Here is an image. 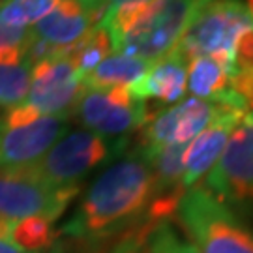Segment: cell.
Masks as SVG:
<instances>
[{"instance_id": "cell-1", "label": "cell", "mask_w": 253, "mask_h": 253, "mask_svg": "<svg viewBox=\"0 0 253 253\" xmlns=\"http://www.w3.org/2000/svg\"><path fill=\"white\" fill-rule=\"evenodd\" d=\"M154 197V176L146 158L127 156L90 184L75 216L64 225L72 238H103L135 221Z\"/></svg>"}, {"instance_id": "cell-2", "label": "cell", "mask_w": 253, "mask_h": 253, "mask_svg": "<svg viewBox=\"0 0 253 253\" xmlns=\"http://www.w3.org/2000/svg\"><path fill=\"white\" fill-rule=\"evenodd\" d=\"M205 0H146L113 11L100 28L107 30L113 51L158 62L171 53L193 13Z\"/></svg>"}, {"instance_id": "cell-3", "label": "cell", "mask_w": 253, "mask_h": 253, "mask_svg": "<svg viewBox=\"0 0 253 253\" xmlns=\"http://www.w3.org/2000/svg\"><path fill=\"white\" fill-rule=\"evenodd\" d=\"M176 214L199 253H253V231L203 186L184 191Z\"/></svg>"}, {"instance_id": "cell-4", "label": "cell", "mask_w": 253, "mask_h": 253, "mask_svg": "<svg viewBox=\"0 0 253 253\" xmlns=\"http://www.w3.org/2000/svg\"><path fill=\"white\" fill-rule=\"evenodd\" d=\"M250 28L253 19L240 0H205L172 51L188 62L197 56H210L233 70L236 43Z\"/></svg>"}, {"instance_id": "cell-5", "label": "cell", "mask_w": 253, "mask_h": 253, "mask_svg": "<svg viewBox=\"0 0 253 253\" xmlns=\"http://www.w3.org/2000/svg\"><path fill=\"white\" fill-rule=\"evenodd\" d=\"M79 188H54L36 169L0 167V221L13 223L23 217H47L54 221L77 195Z\"/></svg>"}, {"instance_id": "cell-6", "label": "cell", "mask_w": 253, "mask_h": 253, "mask_svg": "<svg viewBox=\"0 0 253 253\" xmlns=\"http://www.w3.org/2000/svg\"><path fill=\"white\" fill-rule=\"evenodd\" d=\"M203 180V188L223 205H253V111L235 127L219 160Z\"/></svg>"}, {"instance_id": "cell-7", "label": "cell", "mask_w": 253, "mask_h": 253, "mask_svg": "<svg viewBox=\"0 0 253 253\" xmlns=\"http://www.w3.org/2000/svg\"><path fill=\"white\" fill-rule=\"evenodd\" d=\"M107 156L109 148L103 137L88 129H77L64 133L32 167L54 188H79L77 182L98 167Z\"/></svg>"}, {"instance_id": "cell-8", "label": "cell", "mask_w": 253, "mask_h": 253, "mask_svg": "<svg viewBox=\"0 0 253 253\" xmlns=\"http://www.w3.org/2000/svg\"><path fill=\"white\" fill-rule=\"evenodd\" d=\"M75 115L100 137L139 129L150 118L145 101L135 100L129 88H86L75 105Z\"/></svg>"}, {"instance_id": "cell-9", "label": "cell", "mask_w": 253, "mask_h": 253, "mask_svg": "<svg viewBox=\"0 0 253 253\" xmlns=\"http://www.w3.org/2000/svg\"><path fill=\"white\" fill-rule=\"evenodd\" d=\"M86 86L83 75L68 58L58 56L32 66L27 103L42 117L66 118L75 111Z\"/></svg>"}, {"instance_id": "cell-10", "label": "cell", "mask_w": 253, "mask_h": 253, "mask_svg": "<svg viewBox=\"0 0 253 253\" xmlns=\"http://www.w3.org/2000/svg\"><path fill=\"white\" fill-rule=\"evenodd\" d=\"M216 101L188 98L148 118L143 126V150H156L171 145H188L214 120Z\"/></svg>"}, {"instance_id": "cell-11", "label": "cell", "mask_w": 253, "mask_h": 253, "mask_svg": "<svg viewBox=\"0 0 253 253\" xmlns=\"http://www.w3.org/2000/svg\"><path fill=\"white\" fill-rule=\"evenodd\" d=\"M66 133V118L40 117L21 127L0 126V167L17 169L36 165Z\"/></svg>"}, {"instance_id": "cell-12", "label": "cell", "mask_w": 253, "mask_h": 253, "mask_svg": "<svg viewBox=\"0 0 253 253\" xmlns=\"http://www.w3.org/2000/svg\"><path fill=\"white\" fill-rule=\"evenodd\" d=\"M188 90V60L176 51H171L162 60L152 64L145 77L129 88V94L139 101L156 100L174 105Z\"/></svg>"}, {"instance_id": "cell-13", "label": "cell", "mask_w": 253, "mask_h": 253, "mask_svg": "<svg viewBox=\"0 0 253 253\" xmlns=\"http://www.w3.org/2000/svg\"><path fill=\"white\" fill-rule=\"evenodd\" d=\"M92 28H96L94 21L81 0H60L30 30L36 38L62 49L77 43Z\"/></svg>"}, {"instance_id": "cell-14", "label": "cell", "mask_w": 253, "mask_h": 253, "mask_svg": "<svg viewBox=\"0 0 253 253\" xmlns=\"http://www.w3.org/2000/svg\"><path fill=\"white\" fill-rule=\"evenodd\" d=\"M152 64L137 56L115 53L101 60L83 81L86 88H131L148 73Z\"/></svg>"}, {"instance_id": "cell-15", "label": "cell", "mask_w": 253, "mask_h": 253, "mask_svg": "<svg viewBox=\"0 0 253 253\" xmlns=\"http://www.w3.org/2000/svg\"><path fill=\"white\" fill-rule=\"evenodd\" d=\"M231 68L210 56H197L188 62V88L193 98L214 101L231 90Z\"/></svg>"}, {"instance_id": "cell-16", "label": "cell", "mask_w": 253, "mask_h": 253, "mask_svg": "<svg viewBox=\"0 0 253 253\" xmlns=\"http://www.w3.org/2000/svg\"><path fill=\"white\" fill-rule=\"evenodd\" d=\"M53 223L47 217H23L9 223L8 240L27 253H43L51 250L58 238Z\"/></svg>"}, {"instance_id": "cell-17", "label": "cell", "mask_w": 253, "mask_h": 253, "mask_svg": "<svg viewBox=\"0 0 253 253\" xmlns=\"http://www.w3.org/2000/svg\"><path fill=\"white\" fill-rule=\"evenodd\" d=\"M111 51H113V45H111V38H109L107 30L96 27L77 43H73L70 47H62L60 56L68 58L75 66V70L84 77L101 60H105Z\"/></svg>"}, {"instance_id": "cell-18", "label": "cell", "mask_w": 253, "mask_h": 253, "mask_svg": "<svg viewBox=\"0 0 253 253\" xmlns=\"http://www.w3.org/2000/svg\"><path fill=\"white\" fill-rule=\"evenodd\" d=\"M231 90L236 92L246 103L248 111H253V28L240 36L235 49Z\"/></svg>"}, {"instance_id": "cell-19", "label": "cell", "mask_w": 253, "mask_h": 253, "mask_svg": "<svg viewBox=\"0 0 253 253\" xmlns=\"http://www.w3.org/2000/svg\"><path fill=\"white\" fill-rule=\"evenodd\" d=\"M32 66L21 62L15 66L0 64V107H15L23 103L30 88Z\"/></svg>"}, {"instance_id": "cell-20", "label": "cell", "mask_w": 253, "mask_h": 253, "mask_svg": "<svg viewBox=\"0 0 253 253\" xmlns=\"http://www.w3.org/2000/svg\"><path fill=\"white\" fill-rule=\"evenodd\" d=\"M58 2L60 0H8L0 8V19L9 27L28 28V25L45 17Z\"/></svg>"}, {"instance_id": "cell-21", "label": "cell", "mask_w": 253, "mask_h": 253, "mask_svg": "<svg viewBox=\"0 0 253 253\" xmlns=\"http://www.w3.org/2000/svg\"><path fill=\"white\" fill-rule=\"evenodd\" d=\"M148 253H199L190 240H184L167 223L154 227L148 235Z\"/></svg>"}, {"instance_id": "cell-22", "label": "cell", "mask_w": 253, "mask_h": 253, "mask_svg": "<svg viewBox=\"0 0 253 253\" xmlns=\"http://www.w3.org/2000/svg\"><path fill=\"white\" fill-rule=\"evenodd\" d=\"M84 8L88 9L92 21L96 27H100L101 23L118 8L127 6V4H137V2H146V0H81Z\"/></svg>"}, {"instance_id": "cell-23", "label": "cell", "mask_w": 253, "mask_h": 253, "mask_svg": "<svg viewBox=\"0 0 253 253\" xmlns=\"http://www.w3.org/2000/svg\"><path fill=\"white\" fill-rule=\"evenodd\" d=\"M28 34H30V28L9 27L0 19V53H4L6 49H11V47L25 45Z\"/></svg>"}, {"instance_id": "cell-24", "label": "cell", "mask_w": 253, "mask_h": 253, "mask_svg": "<svg viewBox=\"0 0 253 253\" xmlns=\"http://www.w3.org/2000/svg\"><path fill=\"white\" fill-rule=\"evenodd\" d=\"M0 253H27L23 250H19L15 244H11L6 238H0Z\"/></svg>"}, {"instance_id": "cell-25", "label": "cell", "mask_w": 253, "mask_h": 253, "mask_svg": "<svg viewBox=\"0 0 253 253\" xmlns=\"http://www.w3.org/2000/svg\"><path fill=\"white\" fill-rule=\"evenodd\" d=\"M47 253H72V252L68 250V246H66V244H60V242H56V244H54Z\"/></svg>"}, {"instance_id": "cell-26", "label": "cell", "mask_w": 253, "mask_h": 253, "mask_svg": "<svg viewBox=\"0 0 253 253\" xmlns=\"http://www.w3.org/2000/svg\"><path fill=\"white\" fill-rule=\"evenodd\" d=\"M246 9H248V13H250L253 19V0H246Z\"/></svg>"}, {"instance_id": "cell-27", "label": "cell", "mask_w": 253, "mask_h": 253, "mask_svg": "<svg viewBox=\"0 0 253 253\" xmlns=\"http://www.w3.org/2000/svg\"><path fill=\"white\" fill-rule=\"evenodd\" d=\"M6 2H8V0H0V8H2V6L6 4Z\"/></svg>"}]
</instances>
